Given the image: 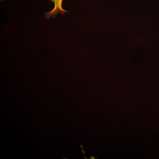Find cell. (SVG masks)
Segmentation results:
<instances>
[{
    "instance_id": "1",
    "label": "cell",
    "mask_w": 159,
    "mask_h": 159,
    "mask_svg": "<svg viewBox=\"0 0 159 159\" xmlns=\"http://www.w3.org/2000/svg\"><path fill=\"white\" fill-rule=\"evenodd\" d=\"M52 3L54 4V7L51 11L46 13L44 14V17L48 19L50 17L54 18H55L58 14H61L63 15L67 11L62 8V3L63 0H49Z\"/></svg>"
}]
</instances>
